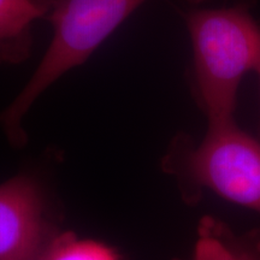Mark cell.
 Instances as JSON below:
<instances>
[{
  "instance_id": "6da1fadb",
  "label": "cell",
  "mask_w": 260,
  "mask_h": 260,
  "mask_svg": "<svg viewBox=\"0 0 260 260\" xmlns=\"http://www.w3.org/2000/svg\"><path fill=\"white\" fill-rule=\"evenodd\" d=\"M252 2L184 15L193 46L191 93L209 123L234 119L241 81L260 67V25Z\"/></svg>"
},
{
  "instance_id": "7a4b0ae2",
  "label": "cell",
  "mask_w": 260,
  "mask_h": 260,
  "mask_svg": "<svg viewBox=\"0 0 260 260\" xmlns=\"http://www.w3.org/2000/svg\"><path fill=\"white\" fill-rule=\"evenodd\" d=\"M161 169L175 178L186 204L197 205L211 191L260 218V139L240 128L235 118L209 123L200 142L177 134Z\"/></svg>"
},
{
  "instance_id": "3957f363",
  "label": "cell",
  "mask_w": 260,
  "mask_h": 260,
  "mask_svg": "<svg viewBox=\"0 0 260 260\" xmlns=\"http://www.w3.org/2000/svg\"><path fill=\"white\" fill-rule=\"evenodd\" d=\"M145 2L54 0L46 17L53 28L50 46L22 92L0 116V123L12 145L21 147L27 142L22 121L38 98L68 71L82 65Z\"/></svg>"
},
{
  "instance_id": "277c9868",
  "label": "cell",
  "mask_w": 260,
  "mask_h": 260,
  "mask_svg": "<svg viewBox=\"0 0 260 260\" xmlns=\"http://www.w3.org/2000/svg\"><path fill=\"white\" fill-rule=\"evenodd\" d=\"M57 233L34 177L21 174L0 184V260H39Z\"/></svg>"
},
{
  "instance_id": "5b68a950",
  "label": "cell",
  "mask_w": 260,
  "mask_h": 260,
  "mask_svg": "<svg viewBox=\"0 0 260 260\" xmlns=\"http://www.w3.org/2000/svg\"><path fill=\"white\" fill-rule=\"evenodd\" d=\"M54 0H0V63L19 64L30 56L32 23L46 19Z\"/></svg>"
},
{
  "instance_id": "8992f818",
  "label": "cell",
  "mask_w": 260,
  "mask_h": 260,
  "mask_svg": "<svg viewBox=\"0 0 260 260\" xmlns=\"http://www.w3.org/2000/svg\"><path fill=\"white\" fill-rule=\"evenodd\" d=\"M174 260H260V228L237 233L224 220L205 216L189 258Z\"/></svg>"
},
{
  "instance_id": "52a82bcc",
  "label": "cell",
  "mask_w": 260,
  "mask_h": 260,
  "mask_svg": "<svg viewBox=\"0 0 260 260\" xmlns=\"http://www.w3.org/2000/svg\"><path fill=\"white\" fill-rule=\"evenodd\" d=\"M39 260H122L118 252L105 243L80 239L74 233L58 232Z\"/></svg>"
},
{
  "instance_id": "ba28073f",
  "label": "cell",
  "mask_w": 260,
  "mask_h": 260,
  "mask_svg": "<svg viewBox=\"0 0 260 260\" xmlns=\"http://www.w3.org/2000/svg\"><path fill=\"white\" fill-rule=\"evenodd\" d=\"M255 73L259 75V80H260V67L258 68V70H256V71H255ZM259 139H260V128H259Z\"/></svg>"
}]
</instances>
